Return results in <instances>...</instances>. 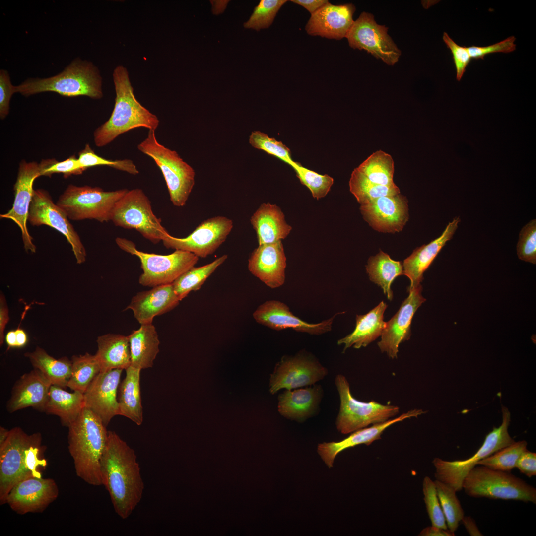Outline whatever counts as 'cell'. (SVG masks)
Instances as JSON below:
<instances>
[{
    "label": "cell",
    "instance_id": "obj_29",
    "mask_svg": "<svg viewBox=\"0 0 536 536\" xmlns=\"http://www.w3.org/2000/svg\"><path fill=\"white\" fill-rule=\"evenodd\" d=\"M322 392L320 385L286 390L278 396V412L287 419L303 422L317 410Z\"/></svg>",
    "mask_w": 536,
    "mask_h": 536
},
{
    "label": "cell",
    "instance_id": "obj_26",
    "mask_svg": "<svg viewBox=\"0 0 536 536\" xmlns=\"http://www.w3.org/2000/svg\"><path fill=\"white\" fill-rule=\"evenodd\" d=\"M52 384L38 369L34 368L24 374L15 383L11 395L6 404L11 413L31 407L44 411Z\"/></svg>",
    "mask_w": 536,
    "mask_h": 536
},
{
    "label": "cell",
    "instance_id": "obj_8",
    "mask_svg": "<svg viewBox=\"0 0 536 536\" xmlns=\"http://www.w3.org/2000/svg\"><path fill=\"white\" fill-rule=\"evenodd\" d=\"M128 190L105 191L98 187L69 185L56 204L70 220L108 222L111 220L116 203Z\"/></svg>",
    "mask_w": 536,
    "mask_h": 536
},
{
    "label": "cell",
    "instance_id": "obj_30",
    "mask_svg": "<svg viewBox=\"0 0 536 536\" xmlns=\"http://www.w3.org/2000/svg\"><path fill=\"white\" fill-rule=\"evenodd\" d=\"M250 221L256 233L258 245L281 241L292 230L280 208L268 202L260 205Z\"/></svg>",
    "mask_w": 536,
    "mask_h": 536
},
{
    "label": "cell",
    "instance_id": "obj_36",
    "mask_svg": "<svg viewBox=\"0 0 536 536\" xmlns=\"http://www.w3.org/2000/svg\"><path fill=\"white\" fill-rule=\"evenodd\" d=\"M33 367L39 370L52 385L64 389L67 387L71 374V360L67 357L56 359L43 348L37 346L30 352L24 354Z\"/></svg>",
    "mask_w": 536,
    "mask_h": 536
},
{
    "label": "cell",
    "instance_id": "obj_40",
    "mask_svg": "<svg viewBox=\"0 0 536 536\" xmlns=\"http://www.w3.org/2000/svg\"><path fill=\"white\" fill-rule=\"evenodd\" d=\"M71 374L67 387L73 391L83 393L101 371L95 355L86 353L71 358Z\"/></svg>",
    "mask_w": 536,
    "mask_h": 536
},
{
    "label": "cell",
    "instance_id": "obj_42",
    "mask_svg": "<svg viewBox=\"0 0 536 536\" xmlns=\"http://www.w3.org/2000/svg\"><path fill=\"white\" fill-rule=\"evenodd\" d=\"M434 482L447 528L455 533L464 516V510L456 494L457 492L439 480H435Z\"/></svg>",
    "mask_w": 536,
    "mask_h": 536
},
{
    "label": "cell",
    "instance_id": "obj_12",
    "mask_svg": "<svg viewBox=\"0 0 536 536\" xmlns=\"http://www.w3.org/2000/svg\"><path fill=\"white\" fill-rule=\"evenodd\" d=\"M233 226L231 219L216 216L201 222L186 237L177 238L169 233L162 242L168 249L186 251L199 258H205L226 241Z\"/></svg>",
    "mask_w": 536,
    "mask_h": 536
},
{
    "label": "cell",
    "instance_id": "obj_22",
    "mask_svg": "<svg viewBox=\"0 0 536 536\" xmlns=\"http://www.w3.org/2000/svg\"><path fill=\"white\" fill-rule=\"evenodd\" d=\"M360 209L364 219L380 232L401 231L408 219L407 201L400 194L373 200Z\"/></svg>",
    "mask_w": 536,
    "mask_h": 536
},
{
    "label": "cell",
    "instance_id": "obj_17",
    "mask_svg": "<svg viewBox=\"0 0 536 536\" xmlns=\"http://www.w3.org/2000/svg\"><path fill=\"white\" fill-rule=\"evenodd\" d=\"M39 164L36 162L22 160L14 185V200L12 208L0 214L1 218L13 220L20 228L24 247L26 251L35 253L36 247L27 228V222L34 189V180L40 177Z\"/></svg>",
    "mask_w": 536,
    "mask_h": 536
},
{
    "label": "cell",
    "instance_id": "obj_2",
    "mask_svg": "<svg viewBox=\"0 0 536 536\" xmlns=\"http://www.w3.org/2000/svg\"><path fill=\"white\" fill-rule=\"evenodd\" d=\"M68 448L76 475L93 486L102 485L100 461L108 432L100 418L84 407L68 427Z\"/></svg>",
    "mask_w": 536,
    "mask_h": 536
},
{
    "label": "cell",
    "instance_id": "obj_52",
    "mask_svg": "<svg viewBox=\"0 0 536 536\" xmlns=\"http://www.w3.org/2000/svg\"><path fill=\"white\" fill-rule=\"evenodd\" d=\"M443 40L452 54L456 71V79L460 81L471 58L467 47L457 44L446 32L443 33Z\"/></svg>",
    "mask_w": 536,
    "mask_h": 536
},
{
    "label": "cell",
    "instance_id": "obj_15",
    "mask_svg": "<svg viewBox=\"0 0 536 536\" xmlns=\"http://www.w3.org/2000/svg\"><path fill=\"white\" fill-rule=\"evenodd\" d=\"M327 374V369L309 355L285 356L270 375L269 392L275 394L282 389L292 390L313 385Z\"/></svg>",
    "mask_w": 536,
    "mask_h": 536
},
{
    "label": "cell",
    "instance_id": "obj_59",
    "mask_svg": "<svg viewBox=\"0 0 536 536\" xmlns=\"http://www.w3.org/2000/svg\"><path fill=\"white\" fill-rule=\"evenodd\" d=\"M461 522L466 531L472 536H481L483 534L479 531L475 521L470 516H464Z\"/></svg>",
    "mask_w": 536,
    "mask_h": 536
},
{
    "label": "cell",
    "instance_id": "obj_3",
    "mask_svg": "<svg viewBox=\"0 0 536 536\" xmlns=\"http://www.w3.org/2000/svg\"><path fill=\"white\" fill-rule=\"evenodd\" d=\"M116 92L115 103L110 117L94 132L97 147H103L120 134L138 127L155 131L159 126L157 117L141 105L136 99L128 72L118 66L113 73Z\"/></svg>",
    "mask_w": 536,
    "mask_h": 536
},
{
    "label": "cell",
    "instance_id": "obj_11",
    "mask_svg": "<svg viewBox=\"0 0 536 536\" xmlns=\"http://www.w3.org/2000/svg\"><path fill=\"white\" fill-rule=\"evenodd\" d=\"M111 221L116 226L136 230L154 244L162 241L169 234L153 213L149 198L138 188L128 190L118 201Z\"/></svg>",
    "mask_w": 536,
    "mask_h": 536
},
{
    "label": "cell",
    "instance_id": "obj_10",
    "mask_svg": "<svg viewBox=\"0 0 536 536\" xmlns=\"http://www.w3.org/2000/svg\"><path fill=\"white\" fill-rule=\"evenodd\" d=\"M335 384L340 400L335 425L342 434H349L369 425L384 422L399 413L397 406L384 405L374 401L364 402L356 400L351 393L347 379L342 374L336 375Z\"/></svg>",
    "mask_w": 536,
    "mask_h": 536
},
{
    "label": "cell",
    "instance_id": "obj_39",
    "mask_svg": "<svg viewBox=\"0 0 536 536\" xmlns=\"http://www.w3.org/2000/svg\"><path fill=\"white\" fill-rule=\"evenodd\" d=\"M356 169L375 184L391 186L393 181L394 163L392 156L379 150L372 153Z\"/></svg>",
    "mask_w": 536,
    "mask_h": 536
},
{
    "label": "cell",
    "instance_id": "obj_13",
    "mask_svg": "<svg viewBox=\"0 0 536 536\" xmlns=\"http://www.w3.org/2000/svg\"><path fill=\"white\" fill-rule=\"evenodd\" d=\"M388 27L377 23L373 14L361 13L346 38L354 49L365 50L389 65L398 62L401 51L388 34Z\"/></svg>",
    "mask_w": 536,
    "mask_h": 536
},
{
    "label": "cell",
    "instance_id": "obj_24",
    "mask_svg": "<svg viewBox=\"0 0 536 536\" xmlns=\"http://www.w3.org/2000/svg\"><path fill=\"white\" fill-rule=\"evenodd\" d=\"M355 10L352 3L334 5L329 2L311 15L305 30L310 35L328 39L346 38L354 23Z\"/></svg>",
    "mask_w": 536,
    "mask_h": 536
},
{
    "label": "cell",
    "instance_id": "obj_21",
    "mask_svg": "<svg viewBox=\"0 0 536 536\" xmlns=\"http://www.w3.org/2000/svg\"><path fill=\"white\" fill-rule=\"evenodd\" d=\"M408 291V297L395 315L386 322L381 339L378 342L381 352H386L392 359L397 358L400 344L410 338L412 318L417 309L426 301L421 294V285Z\"/></svg>",
    "mask_w": 536,
    "mask_h": 536
},
{
    "label": "cell",
    "instance_id": "obj_49",
    "mask_svg": "<svg viewBox=\"0 0 536 536\" xmlns=\"http://www.w3.org/2000/svg\"><path fill=\"white\" fill-rule=\"evenodd\" d=\"M42 435L35 433L29 435L25 450V466L28 473L33 477H42L39 471L41 467L47 466V461L42 457L45 446L42 445Z\"/></svg>",
    "mask_w": 536,
    "mask_h": 536
},
{
    "label": "cell",
    "instance_id": "obj_37",
    "mask_svg": "<svg viewBox=\"0 0 536 536\" xmlns=\"http://www.w3.org/2000/svg\"><path fill=\"white\" fill-rule=\"evenodd\" d=\"M366 268L370 279L380 286L387 298L392 300L391 284L397 276L403 274L402 263L392 260L380 250L376 255L369 258Z\"/></svg>",
    "mask_w": 536,
    "mask_h": 536
},
{
    "label": "cell",
    "instance_id": "obj_46",
    "mask_svg": "<svg viewBox=\"0 0 536 536\" xmlns=\"http://www.w3.org/2000/svg\"><path fill=\"white\" fill-rule=\"evenodd\" d=\"M78 159L81 166L85 170L91 167L104 165L132 175L139 173L137 167L132 160L128 159L117 160L105 159L97 155L89 144H86L84 148L79 152Z\"/></svg>",
    "mask_w": 536,
    "mask_h": 536
},
{
    "label": "cell",
    "instance_id": "obj_44",
    "mask_svg": "<svg viewBox=\"0 0 536 536\" xmlns=\"http://www.w3.org/2000/svg\"><path fill=\"white\" fill-rule=\"evenodd\" d=\"M301 183L311 191L313 197L319 200L325 197L334 183V179L327 174L321 175L294 162L291 165Z\"/></svg>",
    "mask_w": 536,
    "mask_h": 536
},
{
    "label": "cell",
    "instance_id": "obj_43",
    "mask_svg": "<svg viewBox=\"0 0 536 536\" xmlns=\"http://www.w3.org/2000/svg\"><path fill=\"white\" fill-rule=\"evenodd\" d=\"M527 442L525 440L515 441L481 460L477 465L495 470L511 472L513 469L516 468V463L521 454L527 449Z\"/></svg>",
    "mask_w": 536,
    "mask_h": 536
},
{
    "label": "cell",
    "instance_id": "obj_19",
    "mask_svg": "<svg viewBox=\"0 0 536 536\" xmlns=\"http://www.w3.org/2000/svg\"><path fill=\"white\" fill-rule=\"evenodd\" d=\"M335 314L318 323H309L295 316L289 307L282 302L268 300L259 305L253 313L258 323L274 330L292 329L297 332L319 335L330 331Z\"/></svg>",
    "mask_w": 536,
    "mask_h": 536
},
{
    "label": "cell",
    "instance_id": "obj_56",
    "mask_svg": "<svg viewBox=\"0 0 536 536\" xmlns=\"http://www.w3.org/2000/svg\"><path fill=\"white\" fill-rule=\"evenodd\" d=\"M9 320L8 309L6 299L2 293L0 295V345L1 346L5 338L4 331Z\"/></svg>",
    "mask_w": 536,
    "mask_h": 536
},
{
    "label": "cell",
    "instance_id": "obj_33",
    "mask_svg": "<svg viewBox=\"0 0 536 536\" xmlns=\"http://www.w3.org/2000/svg\"><path fill=\"white\" fill-rule=\"evenodd\" d=\"M131 351V365L143 369L152 367L159 351L160 341L152 324H142L128 335Z\"/></svg>",
    "mask_w": 536,
    "mask_h": 536
},
{
    "label": "cell",
    "instance_id": "obj_38",
    "mask_svg": "<svg viewBox=\"0 0 536 536\" xmlns=\"http://www.w3.org/2000/svg\"><path fill=\"white\" fill-rule=\"evenodd\" d=\"M227 258L228 255L224 254L210 263L192 268L178 278L172 285L180 300L186 297L191 292L199 290L207 278Z\"/></svg>",
    "mask_w": 536,
    "mask_h": 536
},
{
    "label": "cell",
    "instance_id": "obj_32",
    "mask_svg": "<svg viewBox=\"0 0 536 536\" xmlns=\"http://www.w3.org/2000/svg\"><path fill=\"white\" fill-rule=\"evenodd\" d=\"M97 350L95 354L101 371L113 369H126L131 364L128 336L107 334L98 336Z\"/></svg>",
    "mask_w": 536,
    "mask_h": 536
},
{
    "label": "cell",
    "instance_id": "obj_47",
    "mask_svg": "<svg viewBox=\"0 0 536 536\" xmlns=\"http://www.w3.org/2000/svg\"><path fill=\"white\" fill-rule=\"evenodd\" d=\"M249 142L252 146L262 150L291 165L294 162L291 158L290 149L282 142L269 137L259 131L251 133Z\"/></svg>",
    "mask_w": 536,
    "mask_h": 536
},
{
    "label": "cell",
    "instance_id": "obj_48",
    "mask_svg": "<svg viewBox=\"0 0 536 536\" xmlns=\"http://www.w3.org/2000/svg\"><path fill=\"white\" fill-rule=\"evenodd\" d=\"M422 491L426 511L431 525L444 529H448L437 495L434 481L428 476H425L423 479Z\"/></svg>",
    "mask_w": 536,
    "mask_h": 536
},
{
    "label": "cell",
    "instance_id": "obj_50",
    "mask_svg": "<svg viewBox=\"0 0 536 536\" xmlns=\"http://www.w3.org/2000/svg\"><path fill=\"white\" fill-rule=\"evenodd\" d=\"M518 258L533 264L536 263V220L533 219L521 230L517 245Z\"/></svg>",
    "mask_w": 536,
    "mask_h": 536
},
{
    "label": "cell",
    "instance_id": "obj_61",
    "mask_svg": "<svg viewBox=\"0 0 536 536\" xmlns=\"http://www.w3.org/2000/svg\"><path fill=\"white\" fill-rule=\"evenodd\" d=\"M5 337L8 349L16 347V336L15 331L11 330L8 332Z\"/></svg>",
    "mask_w": 536,
    "mask_h": 536
},
{
    "label": "cell",
    "instance_id": "obj_23",
    "mask_svg": "<svg viewBox=\"0 0 536 536\" xmlns=\"http://www.w3.org/2000/svg\"><path fill=\"white\" fill-rule=\"evenodd\" d=\"M286 268V258L281 240L258 245L248 259L249 272L271 289L283 285Z\"/></svg>",
    "mask_w": 536,
    "mask_h": 536
},
{
    "label": "cell",
    "instance_id": "obj_34",
    "mask_svg": "<svg viewBox=\"0 0 536 536\" xmlns=\"http://www.w3.org/2000/svg\"><path fill=\"white\" fill-rule=\"evenodd\" d=\"M84 407L83 393H70L60 386L51 385L45 412L58 416L64 426L68 427L72 424Z\"/></svg>",
    "mask_w": 536,
    "mask_h": 536
},
{
    "label": "cell",
    "instance_id": "obj_14",
    "mask_svg": "<svg viewBox=\"0 0 536 536\" xmlns=\"http://www.w3.org/2000/svg\"><path fill=\"white\" fill-rule=\"evenodd\" d=\"M68 219L65 212L53 202L48 191L34 190L28 221L33 226L45 225L63 234L71 246L77 263L81 264L86 261V250Z\"/></svg>",
    "mask_w": 536,
    "mask_h": 536
},
{
    "label": "cell",
    "instance_id": "obj_57",
    "mask_svg": "<svg viewBox=\"0 0 536 536\" xmlns=\"http://www.w3.org/2000/svg\"><path fill=\"white\" fill-rule=\"evenodd\" d=\"M290 1L304 7L311 15L329 2L327 0H291Z\"/></svg>",
    "mask_w": 536,
    "mask_h": 536
},
{
    "label": "cell",
    "instance_id": "obj_9",
    "mask_svg": "<svg viewBox=\"0 0 536 536\" xmlns=\"http://www.w3.org/2000/svg\"><path fill=\"white\" fill-rule=\"evenodd\" d=\"M502 412L501 425L497 428L493 427L486 436L481 446L471 457L465 460L452 461L439 458L433 460L436 480L451 486L456 492L460 491L462 490L465 477L479 461L515 442L508 431L511 421L510 412L503 406H502Z\"/></svg>",
    "mask_w": 536,
    "mask_h": 536
},
{
    "label": "cell",
    "instance_id": "obj_16",
    "mask_svg": "<svg viewBox=\"0 0 536 536\" xmlns=\"http://www.w3.org/2000/svg\"><path fill=\"white\" fill-rule=\"evenodd\" d=\"M29 435L21 428L10 430L8 437L0 446V503H6L11 488L19 481L32 476L25 466L24 452Z\"/></svg>",
    "mask_w": 536,
    "mask_h": 536
},
{
    "label": "cell",
    "instance_id": "obj_35",
    "mask_svg": "<svg viewBox=\"0 0 536 536\" xmlns=\"http://www.w3.org/2000/svg\"><path fill=\"white\" fill-rule=\"evenodd\" d=\"M141 369L130 365L120 385L119 415L126 417L137 425L143 422V410L140 388Z\"/></svg>",
    "mask_w": 536,
    "mask_h": 536
},
{
    "label": "cell",
    "instance_id": "obj_51",
    "mask_svg": "<svg viewBox=\"0 0 536 536\" xmlns=\"http://www.w3.org/2000/svg\"><path fill=\"white\" fill-rule=\"evenodd\" d=\"M39 164L40 176L51 177L55 173H62L64 178H67L71 175L81 174L85 171L75 155L61 162L55 159L43 160Z\"/></svg>",
    "mask_w": 536,
    "mask_h": 536
},
{
    "label": "cell",
    "instance_id": "obj_6",
    "mask_svg": "<svg viewBox=\"0 0 536 536\" xmlns=\"http://www.w3.org/2000/svg\"><path fill=\"white\" fill-rule=\"evenodd\" d=\"M137 149L151 157L161 171L172 204L184 206L195 185L194 169L179 155L157 141L155 131L149 130L147 137Z\"/></svg>",
    "mask_w": 536,
    "mask_h": 536
},
{
    "label": "cell",
    "instance_id": "obj_58",
    "mask_svg": "<svg viewBox=\"0 0 536 536\" xmlns=\"http://www.w3.org/2000/svg\"><path fill=\"white\" fill-rule=\"evenodd\" d=\"M455 535V533L450 531L449 529H444L432 525L422 529L418 535L419 536H454Z\"/></svg>",
    "mask_w": 536,
    "mask_h": 536
},
{
    "label": "cell",
    "instance_id": "obj_54",
    "mask_svg": "<svg viewBox=\"0 0 536 536\" xmlns=\"http://www.w3.org/2000/svg\"><path fill=\"white\" fill-rule=\"evenodd\" d=\"M15 93L14 86L10 81L7 70H0V117L4 119L9 111V104L12 95Z\"/></svg>",
    "mask_w": 536,
    "mask_h": 536
},
{
    "label": "cell",
    "instance_id": "obj_41",
    "mask_svg": "<svg viewBox=\"0 0 536 536\" xmlns=\"http://www.w3.org/2000/svg\"><path fill=\"white\" fill-rule=\"evenodd\" d=\"M350 191L361 205L368 203L380 197L400 194L395 185L384 186L372 182L356 168L352 172L349 180Z\"/></svg>",
    "mask_w": 536,
    "mask_h": 536
},
{
    "label": "cell",
    "instance_id": "obj_28",
    "mask_svg": "<svg viewBox=\"0 0 536 536\" xmlns=\"http://www.w3.org/2000/svg\"><path fill=\"white\" fill-rule=\"evenodd\" d=\"M460 222L459 217L454 218L447 225L442 234L426 245L415 249L403 263V274L410 280L408 290L420 284L424 272L428 268L446 243L450 240Z\"/></svg>",
    "mask_w": 536,
    "mask_h": 536
},
{
    "label": "cell",
    "instance_id": "obj_53",
    "mask_svg": "<svg viewBox=\"0 0 536 536\" xmlns=\"http://www.w3.org/2000/svg\"><path fill=\"white\" fill-rule=\"evenodd\" d=\"M515 40L516 38L511 36L491 45L485 47L471 46L467 47V48L471 59H483L486 55L492 53H509L514 51L516 48Z\"/></svg>",
    "mask_w": 536,
    "mask_h": 536
},
{
    "label": "cell",
    "instance_id": "obj_18",
    "mask_svg": "<svg viewBox=\"0 0 536 536\" xmlns=\"http://www.w3.org/2000/svg\"><path fill=\"white\" fill-rule=\"evenodd\" d=\"M58 495V486L54 480L31 476L19 481L11 488L6 503L20 515L41 513Z\"/></svg>",
    "mask_w": 536,
    "mask_h": 536
},
{
    "label": "cell",
    "instance_id": "obj_60",
    "mask_svg": "<svg viewBox=\"0 0 536 536\" xmlns=\"http://www.w3.org/2000/svg\"><path fill=\"white\" fill-rule=\"evenodd\" d=\"M15 331L16 336V347L24 346L28 341V337L26 332L19 328L16 329Z\"/></svg>",
    "mask_w": 536,
    "mask_h": 536
},
{
    "label": "cell",
    "instance_id": "obj_5",
    "mask_svg": "<svg viewBox=\"0 0 536 536\" xmlns=\"http://www.w3.org/2000/svg\"><path fill=\"white\" fill-rule=\"evenodd\" d=\"M473 498L513 500L536 503V489L510 472L477 465L465 477L463 488Z\"/></svg>",
    "mask_w": 536,
    "mask_h": 536
},
{
    "label": "cell",
    "instance_id": "obj_62",
    "mask_svg": "<svg viewBox=\"0 0 536 536\" xmlns=\"http://www.w3.org/2000/svg\"><path fill=\"white\" fill-rule=\"evenodd\" d=\"M10 430L5 428L0 427V446H2L7 440Z\"/></svg>",
    "mask_w": 536,
    "mask_h": 536
},
{
    "label": "cell",
    "instance_id": "obj_27",
    "mask_svg": "<svg viewBox=\"0 0 536 536\" xmlns=\"http://www.w3.org/2000/svg\"><path fill=\"white\" fill-rule=\"evenodd\" d=\"M180 301L172 284L161 285L137 293L126 310H132L140 325L152 324L154 317L170 311Z\"/></svg>",
    "mask_w": 536,
    "mask_h": 536
},
{
    "label": "cell",
    "instance_id": "obj_1",
    "mask_svg": "<svg viewBox=\"0 0 536 536\" xmlns=\"http://www.w3.org/2000/svg\"><path fill=\"white\" fill-rule=\"evenodd\" d=\"M100 473L115 512L127 519L140 502L144 486L134 451L114 431L108 432Z\"/></svg>",
    "mask_w": 536,
    "mask_h": 536
},
{
    "label": "cell",
    "instance_id": "obj_7",
    "mask_svg": "<svg viewBox=\"0 0 536 536\" xmlns=\"http://www.w3.org/2000/svg\"><path fill=\"white\" fill-rule=\"evenodd\" d=\"M116 243L121 249L140 260L143 272L139 276V283L143 286L154 287L172 284L195 267L199 259L191 253L178 250L168 255L143 252L137 250L133 242L124 238H116Z\"/></svg>",
    "mask_w": 536,
    "mask_h": 536
},
{
    "label": "cell",
    "instance_id": "obj_4",
    "mask_svg": "<svg viewBox=\"0 0 536 536\" xmlns=\"http://www.w3.org/2000/svg\"><path fill=\"white\" fill-rule=\"evenodd\" d=\"M14 91L25 96L48 91L67 97L86 96L98 99L103 96L102 78L97 68L78 58L61 73L46 78L28 79L14 86Z\"/></svg>",
    "mask_w": 536,
    "mask_h": 536
},
{
    "label": "cell",
    "instance_id": "obj_20",
    "mask_svg": "<svg viewBox=\"0 0 536 536\" xmlns=\"http://www.w3.org/2000/svg\"><path fill=\"white\" fill-rule=\"evenodd\" d=\"M123 370L100 371L83 394L85 407L97 415L106 427L119 415L117 395Z\"/></svg>",
    "mask_w": 536,
    "mask_h": 536
},
{
    "label": "cell",
    "instance_id": "obj_45",
    "mask_svg": "<svg viewBox=\"0 0 536 536\" xmlns=\"http://www.w3.org/2000/svg\"><path fill=\"white\" fill-rule=\"evenodd\" d=\"M287 1L286 0H260L249 20L244 23V27L257 31L268 28L280 8Z\"/></svg>",
    "mask_w": 536,
    "mask_h": 536
},
{
    "label": "cell",
    "instance_id": "obj_55",
    "mask_svg": "<svg viewBox=\"0 0 536 536\" xmlns=\"http://www.w3.org/2000/svg\"><path fill=\"white\" fill-rule=\"evenodd\" d=\"M520 472L528 477L536 475V453L527 449L520 455L516 465Z\"/></svg>",
    "mask_w": 536,
    "mask_h": 536
},
{
    "label": "cell",
    "instance_id": "obj_31",
    "mask_svg": "<svg viewBox=\"0 0 536 536\" xmlns=\"http://www.w3.org/2000/svg\"><path fill=\"white\" fill-rule=\"evenodd\" d=\"M387 307V304L381 301L367 314L356 315L353 331L337 341L338 345L344 344L343 352L351 347L356 349L366 347L381 335L386 327L383 319Z\"/></svg>",
    "mask_w": 536,
    "mask_h": 536
},
{
    "label": "cell",
    "instance_id": "obj_25",
    "mask_svg": "<svg viewBox=\"0 0 536 536\" xmlns=\"http://www.w3.org/2000/svg\"><path fill=\"white\" fill-rule=\"evenodd\" d=\"M424 413L425 411L422 409L410 410L396 418L355 431L341 441L319 443L317 446V452L325 464L331 468L333 467L336 456L340 452L361 444L369 445L374 441L381 439L384 431L393 424L407 418L417 417Z\"/></svg>",
    "mask_w": 536,
    "mask_h": 536
}]
</instances>
